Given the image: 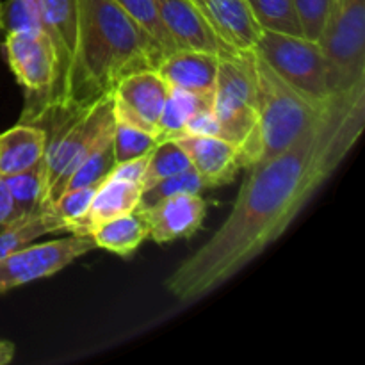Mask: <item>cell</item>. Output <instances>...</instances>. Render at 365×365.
I'll return each mask as SVG.
<instances>
[{
  "instance_id": "4",
  "label": "cell",
  "mask_w": 365,
  "mask_h": 365,
  "mask_svg": "<svg viewBox=\"0 0 365 365\" xmlns=\"http://www.w3.org/2000/svg\"><path fill=\"white\" fill-rule=\"evenodd\" d=\"M250 63L257 88L260 130V160L287 150L327 109L285 82L255 48H250Z\"/></svg>"
},
{
  "instance_id": "12",
  "label": "cell",
  "mask_w": 365,
  "mask_h": 365,
  "mask_svg": "<svg viewBox=\"0 0 365 365\" xmlns=\"http://www.w3.org/2000/svg\"><path fill=\"white\" fill-rule=\"evenodd\" d=\"M141 210L148 225V239L157 245L189 239L202 228L207 214L205 200L195 192L168 196Z\"/></svg>"
},
{
  "instance_id": "14",
  "label": "cell",
  "mask_w": 365,
  "mask_h": 365,
  "mask_svg": "<svg viewBox=\"0 0 365 365\" xmlns=\"http://www.w3.org/2000/svg\"><path fill=\"white\" fill-rule=\"evenodd\" d=\"M177 141L187 153L203 187L232 184L241 170L237 148L227 139L217 135H182Z\"/></svg>"
},
{
  "instance_id": "22",
  "label": "cell",
  "mask_w": 365,
  "mask_h": 365,
  "mask_svg": "<svg viewBox=\"0 0 365 365\" xmlns=\"http://www.w3.org/2000/svg\"><path fill=\"white\" fill-rule=\"evenodd\" d=\"M262 31L303 36L294 0H245Z\"/></svg>"
},
{
  "instance_id": "32",
  "label": "cell",
  "mask_w": 365,
  "mask_h": 365,
  "mask_svg": "<svg viewBox=\"0 0 365 365\" xmlns=\"http://www.w3.org/2000/svg\"><path fill=\"white\" fill-rule=\"evenodd\" d=\"M182 135H217V138H220V125H217L214 110H198V113L185 123Z\"/></svg>"
},
{
  "instance_id": "23",
  "label": "cell",
  "mask_w": 365,
  "mask_h": 365,
  "mask_svg": "<svg viewBox=\"0 0 365 365\" xmlns=\"http://www.w3.org/2000/svg\"><path fill=\"white\" fill-rule=\"evenodd\" d=\"M189 168H192L191 160H189L187 153L182 148L180 143L177 139H163L150 152L148 164H146L141 182L143 191L155 185L157 182L164 180V178L189 170Z\"/></svg>"
},
{
  "instance_id": "11",
  "label": "cell",
  "mask_w": 365,
  "mask_h": 365,
  "mask_svg": "<svg viewBox=\"0 0 365 365\" xmlns=\"http://www.w3.org/2000/svg\"><path fill=\"white\" fill-rule=\"evenodd\" d=\"M114 95L116 121L134 125L159 138V118L170 95V86L157 70H143L118 82Z\"/></svg>"
},
{
  "instance_id": "33",
  "label": "cell",
  "mask_w": 365,
  "mask_h": 365,
  "mask_svg": "<svg viewBox=\"0 0 365 365\" xmlns=\"http://www.w3.org/2000/svg\"><path fill=\"white\" fill-rule=\"evenodd\" d=\"M150 153L141 157H135V159L125 160V163H118L114 166V170L110 171V178H121V180L135 182V184H141L143 175H145L146 164H148Z\"/></svg>"
},
{
  "instance_id": "7",
  "label": "cell",
  "mask_w": 365,
  "mask_h": 365,
  "mask_svg": "<svg viewBox=\"0 0 365 365\" xmlns=\"http://www.w3.org/2000/svg\"><path fill=\"white\" fill-rule=\"evenodd\" d=\"M7 64L25 93L20 123H34L50 107L59 77L57 53L52 39L43 31L4 36Z\"/></svg>"
},
{
  "instance_id": "9",
  "label": "cell",
  "mask_w": 365,
  "mask_h": 365,
  "mask_svg": "<svg viewBox=\"0 0 365 365\" xmlns=\"http://www.w3.org/2000/svg\"><path fill=\"white\" fill-rule=\"evenodd\" d=\"M96 248L91 235L70 234V237L29 245L0 259V294L52 277L66 266Z\"/></svg>"
},
{
  "instance_id": "26",
  "label": "cell",
  "mask_w": 365,
  "mask_h": 365,
  "mask_svg": "<svg viewBox=\"0 0 365 365\" xmlns=\"http://www.w3.org/2000/svg\"><path fill=\"white\" fill-rule=\"evenodd\" d=\"M157 143H159V138L155 134H150V132L143 130V128L123 123V121L114 123L113 148L116 164L146 155V153H150L155 148Z\"/></svg>"
},
{
  "instance_id": "13",
  "label": "cell",
  "mask_w": 365,
  "mask_h": 365,
  "mask_svg": "<svg viewBox=\"0 0 365 365\" xmlns=\"http://www.w3.org/2000/svg\"><path fill=\"white\" fill-rule=\"evenodd\" d=\"M155 6L177 48L203 50L220 57L237 52L216 34L192 0H155Z\"/></svg>"
},
{
  "instance_id": "34",
  "label": "cell",
  "mask_w": 365,
  "mask_h": 365,
  "mask_svg": "<svg viewBox=\"0 0 365 365\" xmlns=\"http://www.w3.org/2000/svg\"><path fill=\"white\" fill-rule=\"evenodd\" d=\"M14 220H18V217L16 210H14L13 196H11L9 189H7L4 177H0V230Z\"/></svg>"
},
{
  "instance_id": "18",
  "label": "cell",
  "mask_w": 365,
  "mask_h": 365,
  "mask_svg": "<svg viewBox=\"0 0 365 365\" xmlns=\"http://www.w3.org/2000/svg\"><path fill=\"white\" fill-rule=\"evenodd\" d=\"M46 132L32 123H18L0 134V177L20 173L45 159Z\"/></svg>"
},
{
  "instance_id": "16",
  "label": "cell",
  "mask_w": 365,
  "mask_h": 365,
  "mask_svg": "<svg viewBox=\"0 0 365 365\" xmlns=\"http://www.w3.org/2000/svg\"><path fill=\"white\" fill-rule=\"evenodd\" d=\"M216 34L235 50H250L259 41L262 29L245 0H192Z\"/></svg>"
},
{
  "instance_id": "25",
  "label": "cell",
  "mask_w": 365,
  "mask_h": 365,
  "mask_svg": "<svg viewBox=\"0 0 365 365\" xmlns=\"http://www.w3.org/2000/svg\"><path fill=\"white\" fill-rule=\"evenodd\" d=\"M114 166H116V159H114L113 134H109L82 160L81 166L71 173V177L66 182V187H64V192L70 191V189L86 187V185H100L103 180L109 178Z\"/></svg>"
},
{
  "instance_id": "35",
  "label": "cell",
  "mask_w": 365,
  "mask_h": 365,
  "mask_svg": "<svg viewBox=\"0 0 365 365\" xmlns=\"http://www.w3.org/2000/svg\"><path fill=\"white\" fill-rule=\"evenodd\" d=\"M14 351H16V348H14L13 342L0 341V365H6V364L13 362Z\"/></svg>"
},
{
  "instance_id": "36",
  "label": "cell",
  "mask_w": 365,
  "mask_h": 365,
  "mask_svg": "<svg viewBox=\"0 0 365 365\" xmlns=\"http://www.w3.org/2000/svg\"><path fill=\"white\" fill-rule=\"evenodd\" d=\"M4 36H6V31H4L2 25V0H0V45L4 43Z\"/></svg>"
},
{
  "instance_id": "10",
  "label": "cell",
  "mask_w": 365,
  "mask_h": 365,
  "mask_svg": "<svg viewBox=\"0 0 365 365\" xmlns=\"http://www.w3.org/2000/svg\"><path fill=\"white\" fill-rule=\"evenodd\" d=\"M39 11L43 32L52 39L59 64V77L46 110L75 109L68 107V102L78 50V0H39Z\"/></svg>"
},
{
  "instance_id": "15",
  "label": "cell",
  "mask_w": 365,
  "mask_h": 365,
  "mask_svg": "<svg viewBox=\"0 0 365 365\" xmlns=\"http://www.w3.org/2000/svg\"><path fill=\"white\" fill-rule=\"evenodd\" d=\"M220 59L216 53L203 50L177 48L163 57L157 71L171 88L214 96Z\"/></svg>"
},
{
  "instance_id": "31",
  "label": "cell",
  "mask_w": 365,
  "mask_h": 365,
  "mask_svg": "<svg viewBox=\"0 0 365 365\" xmlns=\"http://www.w3.org/2000/svg\"><path fill=\"white\" fill-rule=\"evenodd\" d=\"M303 38L317 41L328 20L334 0H294Z\"/></svg>"
},
{
  "instance_id": "5",
  "label": "cell",
  "mask_w": 365,
  "mask_h": 365,
  "mask_svg": "<svg viewBox=\"0 0 365 365\" xmlns=\"http://www.w3.org/2000/svg\"><path fill=\"white\" fill-rule=\"evenodd\" d=\"M250 50L220 59L212 110L220 125V138L237 148L241 168L260 160V130L257 88Z\"/></svg>"
},
{
  "instance_id": "29",
  "label": "cell",
  "mask_w": 365,
  "mask_h": 365,
  "mask_svg": "<svg viewBox=\"0 0 365 365\" xmlns=\"http://www.w3.org/2000/svg\"><path fill=\"white\" fill-rule=\"evenodd\" d=\"M202 189L205 187H203L198 173H196L192 168H189V170L182 171V173L164 178V180L157 182L152 187L145 189L141 195V202H139L138 209H146V207L153 205V203H157L159 200L168 198V196L173 195H182V192H195V195H200Z\"/></svg>"
},
{
  "instance_id": "20",
  "label": "cell",
  "mask_w": 365,
  "mask_h": 365,
  "mask_svg": "<svg viewBox=\"0 0 365 365\" xmlns=\"http://www.w3.org/2000/svg\"><path fill=\"white\" fill-rule=\"evenodd\" d=\"M48 234H64V223L52 209H41L31 216L11 221L0 230V259Z\"/></svg>"
},
{
  "instance_id": "19",
  "label": "cell",
  "mask_w": 365,
  "mask_h": 365,
  "mask_svg": "<svg viewBox=\"0 0 365 365\" xmlns=\"http://www.w3.org/2000/svg\"><path fill=\"white\" fill-rule=\"evenodd\" d=\"M89 235L95 239L96 248L118 257H132L148 239V225L141 210H134L98 225Z\"/></svg>"
},
{
  "instance_id": "21",
  "label": "cell",
  "mask_w": 365,
  "mask_h": 365,
  "mask_svg": "<svg viewBox=\"0 0 365 365\" xmlns=\"http://www.w3.org/2000/svg\"><path fill=\"white\" fill-rule=\"evenodd\" d=\"M214 96L198 95V93L185 91V89L171 88L164 103L163 114L159 118V141L163 139H177L184 132L185 123L195 116L198 110L212 109Z\"/></svg>"
},
{
  "instance_id": "6",
  "label": "cell",
  "mask_w": 365,
  "mask_h": 365,
  "mask_svg": "<svg viewBox=\"0 0 365 365\" xmlns=\"http://www.w3.org/2000/svg\"><path fill=\"white\" fill-rule=\"evenodd\" d=\"M331 95L365 86V0H334L321 38Z\"/></svg>"
},
{
  "instance_id": "30",
  "label": "cell",
  "mask_w": 365,
  "mask_h": 365,
  "mask_svg": "<svg viewBox=\"0 0 365 365\" xmlns=\"http://www.w3.org/2000/svg\"><path fill=\"white\" fill-rule=\"evenodd\" d=\"M96 189H98V185L70 189V191L63 192L52 207H48L64 223V234H70L71 227L84 216L86 210L89 209V203H91Z\"/></svg>"
},
{
  "instance_id": "1",
  "label": "cell",
  "mask_w": 365,
  "mask_h": 365,
  "mask_svg": "<svg viewBox=\"0 0 365 365\" xmlns=\"http://www.w3.org/2000/svg\"><path fill=\"white\" fill-rule=\"evenodd\" d=\"M364 127L365 86L331 96L287 150L246 168L227 220L166 278V291L182 303L198 302L262 255L344 163Z\"/></svg>"
},
{
  "instance_id": "2",
  "label": "cell",
  "mask_w": 365,
  "mask_h": 365,
  "mask_svg": "<svg viewBox=\"0 0 365 365\" xmlns=\"http://www.w3.org/2000/svg\"><path fill=\"white\" fill-rule=\"evenodd\" d=\"M166 50L114 0H78V50L68 107L113 93L118 82L157 70Z\"/></svg>"
},
{
  "instance_id": "17",
  "label": "cell",
  "mask_w": 365,
  "mask_h": 365,
  "mask_svg": "<svg viewBox=\"0 0 365 365\" xmlns=\"http://www.w3.org/2000/svg\"><path fill=\"white\" fill-rule=\"evenodd\" d=\"M143 185L121 178H107L96 189L89 209L84 216L71 227L70 234L89 235L98 225L114 220L123 214L138 210L141 202Z\"/></svg>"
},
{
  "instance_id": "24",
  "label": "cell",
  "mask_w": 365,
  "mask_h": 365,
  "mask_svg": "<svg viewBox=\"0 0 365 365\" xmlns=\"http://www.w3.org/2000/svg\"><path fill=\"white\" fill-rule=\"evenodd\" d=\"M7 189L13 196L16 217L31 216V214L41 210L43 192H45V170L43 163L31 170L20 171V173L4 177Z\"/></svg>"
},
{
  "instance_id": "8",
  "label": "cell",
  "mask_w": 365,
  "mask_h": 365,
  "mask_svg": "<svg viewBox=\"0 0 365 365\" xmlns=\"http://www.w3.org/2000/svg\"><path fill=\"white\" fill-rule=\"evenodd\" d=\"M253 48L285 82L309 98L328 102L334 96L328 86L327 59L317 41L303 36L262 31Z\"/></svg>"
},
{
  "instance_id": "3",
  "label": "cell",
  "mask_w": 365,
  "mask_h": 365,
  "mask_svg": "<svg viewBox=\"0 0 365 365\" xmlns=\"http://www.w3.org/2000/svg\"><path fill=\"white\" fill-rule=\"evenodd\" d=\"M114 123L113 93L77 109H50L32 123L46 132L41 209H48L57 202L71 173L107 135L113 134Z\"/></svg>"
},
{
  "instance_id": "28",
  "label": "cell",
  "mask_w": 365,
  "mask_h": 365,
  "mask_svg": "<svg viewBox=\"0 0 365 365\" xmlns=\"http://www.w3.org/2000/svg\"><path fill=\"white\" fill-rule=\"evenodd\" d=\"M123 11H127L141 27H145L150 34L155 38V41L166 50V53L177 50L173 39L168 34L166 27L160 21L159 13H157L155 0H114Z\"/></svg>"
},
{
  "instance_id": "27",
  "label": "cell",
  "mask_w": 365,
  "mask_h": 365,
  "mask_svg": "<svg viewBox=\"0 0 365 365\" xmlns=\"http://www.w3.org/2000/svg\"><path fill=\"white\" fill-rule=\"evenodd\" d=\"M2 25L6 34L43 31L39 0H6L2 2Z\"/></svg>"
}]
</instances>
